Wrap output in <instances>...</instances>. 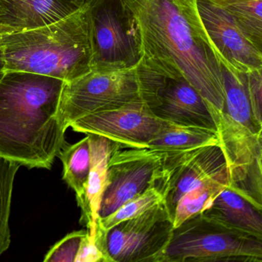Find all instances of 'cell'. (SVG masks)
<instances>
[{"instance_id": "1", "label": "cell", "mask_w": 262, "mask_h": 262, "mask_svg": "<svg viewBox=\"0 0 262 262\" xmlns=\"http://www.w3.org/2000/svg\"><path fill=\"white\" fill-rule=\"evenodd\" d=\"M140 28L143 58L149 70L185 78L203 95L211 115L223 111L221 62L199 15L195 0H123Z\"/></svg>"}, {"instance_id": "2", "label": "cell", "mask_w": 262, "mask_h": 262, "mask_svg": "<svg viewBox=\"0 0 262 262\" xmlns=\"http://www.w3.org/2000/svg\"><path fill=\"white\" fill-rule=\"evenodd\" d=\"M64 81L20 71L0 75V157L50 169L66 144L57 118Z\"/></svg>"}, {"instance_id": "3", "label": "cell", "mask_w": 262, "mask_h": 262, "mask_svg": "<svg viewBox=\"0 0 262 262\" xmlns=\"http://www.w3.org/2000/svg\"><path fill=\"white\" fill-rule=\"evenodd\" d=\"M4 71H20L64 82L92 71L91 6L48 26L0 35Z\"/></svg>"}, {"instance_id": "4", "label": "cell", "mask_w": 262, "mask_h": 262, "mask_svg": "<svg viewBox=\"0 0 262 262\" xmlns=\"http://www.w3.org/2000/svg\"><path fill=\"white\" fill-rule=\"evenodd\" d=\"M221 66L224 108L212 118L229 169V188L262 209V129L252 112L246 72L223 62Z\"/></svg>"}, {"instance_id": "5", "label": "cell", "mask_w": 262, "mask_h": 262, "mask_svg": "<svg viewBox=\"0 0 262 262\" xmlns=\"http://www.w3.org/2000/svg\"><path fill=\"white\" fill-rule=\"evenodd\" d=\"M162 75L141 63L124 70L91 71L64 82L56 116L64 131L79 118L95 112L145 104L152 109L157 103Z\"/></svg>"}, {"instance_id": "6", "label": "cell", "mask_w": 262, "mask_h": 262, "mask_svg": "<svg viewBox=\"0 0 262 262\" xmlns=\"http://www.w3.org/2000/svg\"><path fill=\"white\" fill-rule=\"evenodd\" d=\"M214 261L262 262V241L200 213L174 228L160 262Z\"/></svg>"}, {"instance_id": "7", "label": "cell", "mask_w": 262, "mask_h": 262, "mask_svg": "<svg viewBox=\"0 0 262 262\" xmlns=\"http://www.w3.org/2000/svg\"><path fill=\"white\" fill-rule=\"evenodd\" d=\"M92 23V71L137 67L143 58L135 17L123 0H89Z\"/></svg>"}, {"instance_id": "8", "label": "cell", "mask_w": 262, "mask_h": 262, "mask_svg": "<svg viewBox=\"0 0 262 262\" xmlns=\"http://www.w3.org/2000/svg\"><path fill=\"white\" fill-rule=\"evenodd\" d=\"M173 229L172 217L163 201L104 231L106 252L112 262H160Z\"/></svg>"}, {"instance_id": "9", "label": "cell", "mask_w": 262, "mask_h": 262, "mask_svg": "<svg viewBox=\"0 0 262 262\" xmlns=\"http://www.w3.org/2000/svg\"><path fill=\"white\" fill-rule=\"evenodd\" d=\"M123 149L116 143L109 159L99 221L156 186L167 155L149 148Z\"/></svg>"}, {"instance_id": "10", "label": "cell", "mask_w": 262, "mask_h": 262, "mask_svg": "<svg viewBox=\"0 0 262 262\" xmlns=\"http://www.w3.org/2000/svg\"><path fill=\"white\" fill-rule=\"evenodd\" d=\"M168 123L154 115L148 106L139 103L90 114L72 123L70 128L108 138L123 148H148Z\"/></svg>"}, {"instance_id": "11", "label": "cell", "mask_w": 262, "mask_h": 262, "mask_svg": "<svg viewBox=\"0 0 262 262\" xmlns=\"http://www.w3.org/2000/svg\"><path fill=\"white\" fill-rule=\"evenodd\" d=\"M227 169L224 154L219 145L167 153L161 179L165 204L172 218L177 203L185 193Z\"/></svg>"}, {"instance_id": "12", "label": "cell", "mask_w": 262, "mask_h": 262, "mask_svg": "<svg viewBox=\"0 0 262 262\" xmlns=\"http://www.w3.org/2000/svg\"><path fill=\"white\" fill-rule=\"evenodd\" d=\"M199 15L220 61L242 72L262 66V58L227 10L214 0H195Z\"/></svg>"}, {"instance_id": "13", "label": "cell", "mask_w": 262, "mask_h": 262, "mask_svg": "<svg viewBox=\"0 0 262 262\" xmlns=\"http://www.w3.org/2000/svg\"><path fill=\"white\" fill-rule=\"evenodd\" d=\"M151 111L169 123L216 131L206 99L185 78L174 79L162 75L157 103Z\"/></svg>"}, {"instance_id": "14", "label": "cell", "mask_w": 262, "mask_h": 262, "mask_svg": "<svg viewBox=\"0 0 262 262\" xmlns=\"http://www.w3.org/2000/svg\"><path fill=\"white\" fill-rule=\"evenodd\" d=\"M82 0H0V12L8 32L48 26L81 7Z\"/></svg>"}, {"instance_id": "15", "label": "cell", "mask_w": 262, "mask_h": 262, "mask_svg": "<svg viewBox=\"0 0 262 262\" xmlns=\"http://www.w3.org/2000/svg\"><path fill=\"white\" fill-rule=\"evenodd\" d=\"M89 135L92 151L90 174L84 195L77 203L81 210V223L91 236H96L100 206L107 185V165L116 143L100 135Z\"/></svg>"}, {"instance_id": "16", "label": "cell", "mask_w": 262, "mask_h": 262, "mask_svg": "<svg viewBox=\"0 0 262 262\" xmlns=\"http://www.w3.org/2000/svg\"><path fill=\"white\" fill-rule=\"evenodd\" d=\"M202 213L262 241V209L253 206L229 187L223 190Z\"/></svg>"}, {"instance_id": "17", "label": "cell", "mask_w": 262, "mask_h": 262, "mask_svg": "<svg viewBox=\"0 0 262 262\" xmlns=\"http://www.w3.org/2000/svg\"><path fill=\"white\" fill-rule=\"evenodd\" d=\"M215 145H220V141L213 129L168 123L148 148L166 153H177Z\"/></svg>"}, {"instance_id": "18", "label": "cell", "mask_w": 262, "mask_h": 262, "mask_svg": "<svg viewBox=\"0 0 262 262\" xmlns=\"http://www.w3.org/2000/svg\"><path fill=\"white\" fill-rule=\"evenodd\" d=\"M229 187L230 178L227 169L185 193L179 200L174 211V228L180 226L188 218L204 212L215 198Z\"/></svg>"}, {"instance_id": "19", "label": "cell", "mask_w": 262, "mask_h": 262, "mask_svg": "<svg viewBox=\"0 0 262 262\" xmlns=\"http://www.w3.org/2000/svg\"><path fill=\"white\" fill-rule=\"evenodd\" d=\"M63 166L62 178L75 192L77 201L84 195L92 165L90 137L63 146L58 155Z\"/></svg>"}, {"instance_id": "20", "label": "cell", "mask_w": 262, "mask_h": 262, "mask_svg": "<svg viewBox=\"0 0 262 262\" xmlns=\"http://www.w3.org/2000/svg\"><path fill=\"white\" fill-rule=\"evenodd\" d=\"M228 11L262 58V0H214Z\"/></svg>"}, {"instance_id": "21", "label": "cell", "mask_w": 262, "mask_h": 262, "mask_svg": "<svg viewBox=\"0 0 262 262\" xmlns=\"http://www.w3.org/2000/svg\"><path fill=\"white\" fill-rule=\"evenodd\" d=\"M20 165L0 157V256L11 244L9 215L14 180Z\"/></svg>"}, {"instance_id": "22", "label": "cell", "mask_w": 262, "mask_h": 262, "mask_svg": "<svg viewBox=\"0 0 262 262\" xmlns=\"http://www.w3.org/2000/svg\"><path fill=\"white\" fill-rule=\"evenodd\" d=\"M165 200L163 187L159 182L137 198L127 201L113 214L100 220L99 226L104 231L109 230L116 225L138 216Z\"/></svg>"}, {"instance_id": "23", "label": "cell", "mask_w": 262, "mask_h": 262, "mask_svg": "<svg viewBox=\"0 0 262 262\" xmlns=\"http://www.w3.org/2000/svg\"><path fill=\"white\" fill-rule=\"evenodd\" d=\"M88 231L71 232L54 245L45 256V262H75Z\"/></svg>"}, {"instance_id": "24", "label": "cell", "mask_w": 262, "mask_h": 262, "mask_svg": "<svg viewBox=\"0 0 262 262\" xmlns=\"http://www.w3.org/2000/svg\"><path fill=\"white\" fill-rule=\"evenodd\" d=\"M246 75L252 112L262 129V66L246 72Z\"/></svg>"}, {"instance_id": "25", "label": "cell", "mask_w": 262, "mask_h": 262, "mask_svg": "<svg viewBox=\"0 0 262 262\" xmlns=\"http://www.w3.org/2000/svg\"><path fill=\"white\" fill-rule=\"evenodd\" d=\"M7 33H9V32H8L6 25H5L4 17H3V13L0 12V35Z\"/></svg>"}, {"instance_id": "26", "label": "cell", "mask_w": 262, "mask_h": 262, "mask_svg": "<svg viewBox=\"0 0 262 262\" xmlns=\"http://www.w3.org/2000/svg\"><path fill=\"white\" fill-rule=\"evenodd\" d=\"M5 63L3 59V52H2L1 47H0V75L4 72Z\"/></svg>"}, {"instance_id": "27", "label": "cell", "mask_w": 262, "mask_h": 262, "mask_svg": "<svg viewBox=\"0 0 262 262\" xmlns=\"http://www.w3.org/2000/svg\"><path fill=\"white\" fill-rule=\"evenodd\" d=\"M261 167H262V133L261 135Z\"/></svg>"}, {"instance_id": "28", "label": "cell", "mask_w": 262, "mask_h": 262, "mask_svg": "<svg viewBox=\"0 0 262 262\" xmlns=\"http://www.w3.org/2000/svg\"><path fill=\"white\" fill-rule=\"evenodd\" d=\"M82 1H86V0H82Z\"/></svg>"}]
</instances>
